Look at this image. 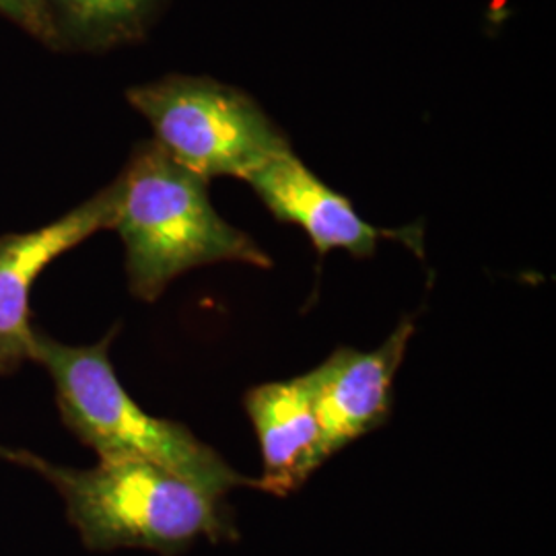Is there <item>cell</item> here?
Returning <instances> with one entry per match:
<instances>
[{
	"label": "cell",
	"instance_id": "cell-7",
	"mask_svg": "<svg viewBox=\"0 0 556 556\" xmlns=\"http://www.w3.org/2000/svg\"><path fill=\"white\" fill-rule=\"evenodd\" d=\"M280 223L299 225L319 254L344 250L357 258L374 256L379 239H404L358 217L351 200L312 174L293 151L282 153L245 179Z\"/></svg>",
	"mask_w": 556,
	"mask_h": 556
},
{
	"label": "cell",
	"instance_id": "cell-5",
	"mask_svg": "<svg viewBox=\"0 0 556 556\" xmlns=\"http://www.w3.org/2000/svg\"><path fill=\"white\" fill-rule=\"evenodd\" d=\"M118 204L116 179L60 219L0 238V376L17 374L34 357L36 326L29 299L38 277L85 239L101 229H114Z\"/></svg>",
	"mask_w": 556,
	"mask_h": 556
},
{
	"label": "cell",
	"instance_id": "cell-8",
	"mask_svg": "<svg viewBox=\"0 0 556 556\" xmlns=\"http://www.w3.org/2000/svg\"><path fill=\"white\" fill-rule=\"evenodd\" d=\"M260 441L262 477L256 489L275 497L299 491L328 459L314 390L307 374L252 388L243 397Z\"/></svg>",
	"mask_w": 556,
	"mask_h": 556
},
{
	"label": "cell",
	"instance_id": "cell-3",
	"mask_svg": "<svg viewBox=\"0 0 556 556\" xmlns=\"http://www.w3.org/2000/svg\"><path fill=\"white\" fill-rule=\"evenodd\" d=\"M116 330L87 346L64 344L36 328L34 357L54 381L62 422L100 459H139L176 472L202 489L227 497L238 486H256L186 425L144 413L112 367L110 344Z\"/></svg>",
	"mask_w": 556,
	"mask_h": 556
},
{
	"label": "cell",
	"instance_id": "cell-2",
	"mask_svg": "<svg viewBox=\"0 0 556 556\" xmlns=\"http://www.w3.org/2000/svg\"><path fill=\"white\" fill-rule=\"evenodd\" d=\"M114 229L126 250L130 293L153 303L184 273L219 262L270 268L254 239L220 217L208 181L144 142L119 174Z\"/></svg>",
	"mask_w": 556,
	"mask_h": 556
},
{
	"label": "cell",
	"instance_id": "cell-6",
	"mask_svg": "<svg viewBox=\"0 0 556 556\" xmlns=\"http://www.w3.org/2000/svg\"><path fill=\"white\" fill-rule=\"evenodd\" d=\"M413 334V319H402L376 351L361 353L357 349L340 346L307 374L326 457L376 431L390 418L394 378Z\"/></svg>",
	"mask_w": 556,
	"mask_h": 556
},
{
	"label": "cell",
	"instance_id": "cell-10",
	"mask_svg": "<svg viewBox=\"0 0 556 556\" xmlns=\"http://www.w3.org/2000/svg\"><path fill=\"white\" fill-rule=\"evenodd\" d=\"M0 13L38 38L54 36L48 0H0Z\"/></svg>",
	"mask_w": 556,
	"mask_h": 556
},
{
	"label": "cell",
	"instance_id": "cell-9",
	"mask_svg": "<svg viewBox=\"0 0 556 556\" xmlns=\"http://www.w3.org/2000/svg\"><path fill=\"white\" fill-rule=\"evenodd\" d=\"M75 31L93 40H118L135 34L153 0H56Z\"/></svg>",
	"mask_w": 556,
	"mask_h": 556
},
{
	"label": "cell",
	"instance_id": "cell-4",
	"mask_svg": "<svg viewBox=\"0 0 556 556\" xmlns=\"http://www.w3.org/2000/svg\"><path fill=\"white\" fill-rule=\"evenodd\" d=\"M128 101L155 130V142L200 178L248 179L293 151L256 101L204 77H167L132 87Z\"/></svg>",
	"mask_w": 556,
	"mask_h": 556
},
{
	"label": "cell",
	"instance_id": "cell-1",
	"mask_svg": "<svg viewBox=\"0 0 556 556\" xmlns=\"http://www.w3.org/2000/svg\"><path fill=\"white\" fill-rule=\"evenodd\" d=\"M0 457L46 478L89 551L142 548L163 556L199 540L233 542L238 528L225 497L139 459H100L96 468L56 466L25 450L0 445Z\"/></svg>",
	"mask_w": 556,
	"mask_h": 556
}]
</instances>
